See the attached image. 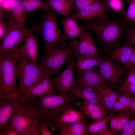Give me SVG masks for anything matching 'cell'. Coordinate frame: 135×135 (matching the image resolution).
<instances>
[{"mask_svg":"<svg viewBox=\"0 0 135 135\" xmlns=\"http://www.w3.org/2000/svg\"><path fill=\"white\" fill-rule=\"evenodd\" d=\"M72 92L70 90L63 95L50 94L42 96H35L28 100L36 109L37 113L45 125L49 126L50 130L54 131L55 126L60 113L65 108L76 106Z\"/></svg>","mask_w":135,"mask_h":135,"instance_id":"obj_1","label":"cell"},{"mask_svg":"<svg viewBox=\"0 0 135 135\" xmlns=\"http://www.w3.org/2000/svg\"><path fill=\"white\" fill-rule=\"evenodd\" d=\"M87 28L94 32L106 52L120 46L131 22L123 16L115 18L107 16L94 20H87Z\"/></svg>","mask_w":135,"mask_h":135,"instance_id":"obj_2","label":"cell"},{"mask_svg":"<svg viewBox=\"0 0 135 135\" xmlns=\"http://www.w3.org/2000/svg\"><path fill=\"white\" fill-rule=\"evenodd\" d=\"M43 18L38 24L31 26L34 32L40 34L43 39L45 48L58 46L64 48L66 46L67 39L60 34L56 20V12L49 6L42 9Z\"/></svg>","mask_w":135,"mask_h":135,"instance_id":"obj_3","label":"cell"},{"mask_svg":"<svg viewBox=\"0 0 135 135\" xmlns=\"http://www.w3.org/2000/svg\"><path fill=\"white\" fill-rule=\"evenodd\" d=\"M18 57L0 54V99L18 97L16 86Z\"/></svg>","mask_w":135,"mask_h":135,"instance_id":"obj_4","label":"cell"},{"mask_svg":"<svg viewBox=\"0 0 135 135\" xmlns=\"http://www.w3.org/2000/svg\"><path fill=\"white\" fill-rule=\"evenodd\" d=\"M28 104L26 103L17 109L10 120L20 135H40L37 128L40 118L35 108Z\"/></svg>","mask_w":135,"mask_h":135,"instance_id":"obj_5","label":"cell"},{"mask_svg":"<svg viewBox=\"0 0 135 135\" xmlns=\"http://www.w3.org/2000/svg\"><path fill=\"white\" fill-rule=\"evenodd\" d=\"M16 68V75L18 80V96L22 97L30 86L44 74L48 72L52 73L39 64H34L26 57L20 58Z\"/></svg>","mask_w":135,"mask_h":135,"instance_id":"obj_6","label":"cell"},{"mask_svg":"<svg viewBox=\"0 0 135 135\" xmlns=\"http://www.w3.org/2000/svg\"><path fill=\"white\" fill-rule=\"evenodd\" d=\"M5 34L0 45V54L19 58L18 50L30 31L16 23L10 16Z\"/></svg>","mask_w":135,"mask_h":135,"instance_id":"obj_7","label":"cell"},{"mask_svg":"<svg viewBox=\"0 0 135 135\" xmlns=\"http://www.w3.org/2000/svg\"><path fill=\"white\" fill-rule=\"evenodd\" d=\"M78 41H70L67 47L63 49L56 48L54 47L45 48L44 54L39 64L56 76L59 74L60 68L64 62L77 46Z\"/></svg>","mask_w":135,"mask_h":135,"instance_id":"obj_8","label":"cell"},{"mask_svg":"<svg viewBox=\"0 0 135 135\" xmlns=\"http://www.w3.org/2000/svg\"><path fill=\"white\" fill-rule=\"evenodd\" d=\"M74 59L68 58L65 62L67 65L66 68L53 78H50L53 86L57 90L58 95L67 94L74 86L76 80L74 75L75 70Z\"/></svg>","mask_w":135,"mask_h":135,"instance_id":"obj_9","label":"cell"},{"mask_svg":"<svg viewBox=\"0 0 135 135\" xmlns=\"http://www.w3.org/2000/svg\"><path fill=\"white\" fill-rule=\"evenodd\" d=\"M52 74L48 72L43 74L29 88L22 97L26 102L28 103L29 100L35 96H42L48 94H58L54 88L50 76Z\"/></svg>","mask_w":135,"mask_h":135,"instance_id":"obj_10","label":"cell"},{"mask_svg":"<svg viewBox=\"0 0 135 135\" xmlns=\"http://www.w3.org/2000/svg\"><path fill=\"white\" fill-rule=\"evenodd\" d=\"M90 30H86L80 38L77 45L68 58L74 59L80 56H84L100 59L102 58L89 32Z\"/></svg>","mask_w":135,"mask_h":135,"instance_id":"obj_11","label":"cell"},{"mask_svg":"<svg viewBox=\"0 0 135 135\" xmlns=\"http://www.w3.org/2000/svg\"><path fill=\"white\" fill-rule=\"evenodd\" d=\"M122 64L110 60L106 57L102 58L98 67L102 76L116 88L124 72Z\"/></svg>","mask_w":135,"mask_h":135,"instance_id":"obj_12","label":"cell"},{"mask_svg":"<svg viewBox=\"0 0 135 135\" xmlns=\"http://www.w3.org/2000/svg\"><path fill=\"white\" fill-rule=\"evenodd\" d=\"M110 10L107 0H97L70 17L75 20L78 19L86 20H97L107 16L106 13L109 12Z\"/></svg>","mask_w":135,"mask_h":135,"instance_id":"obj_13","label":"cell"},{"mask_svg":"<svg viewBox=\"0 0 135 135\" xmlns=\"http://www.w3.org/2000/svg\"><path fill=\"white\" fill-rule=\"evenodd\" d=\"M76 70L77 77L74 86L84 88H94L100 84L110 86V82L102 76L99 70L94 68L86 70Z\"/></svg>","mask_w":135,"mask_h":135,"instance_id":"obj_14","label":"cell"},{"mask_svg":"<svg viewBox=\"0 0 135 135\" xmlns=\"http://www.w3.org/2000/svg\"><path fill=\"white\" fill-rule=\"evenodd\" d=\"M26 103L22 97L0 99V135L4 126L15 111Z\"/></svg>","mask_w":135,"mask_h":135,"instance_id":"obj_15","label":"cell"},{"mask_svg":"<svg viewBox=\"0 0 135 135\" xmlns=\"http://www.w3.org/2000/svg\"><path fill=\"white\" fill-rule=\"evenodd\" d=\"M27 35L23 46L19 47L18 52L20 58L26 57L34 64L38 65L37 45L34 32L31 29Z\"/></svg>","mask_w":135,"mask_h":135,"instance_id":"obj_16","label":"cell"},{"mask_svg":"<svg viewBox=\"0 0 135 135\" xmlns=\"http://www.w3.org/2000/svg\"><path fill=\"white\" fill-rule=\"evenodd\" d=\"M71 90L75 97L81 98L90 103L108 110L103 99L94 88H80L74 86Z\"/></svg>","mask_w":135,"mask_h":135,"instance_id":"obj_17","label":"cell"},{"mask_svg":"<svg viewBox=\"0 0 135 135\" xmlns=\"http://www.w3.org/2000/svg\"><path fill=\"white\" fill-rule=\"evenodd\" d=\"M86 118L74 123H57L55 127L59 132L56 135H87Z\"/></svg>","mask_w":135,"mask_h":135,"instance_id":"obj_18","label":"cell"},{"mask_svg":"<svg viewBox=\"0 0 135 135\" xmlns=\"http://www.w3.org/2000/svg\"><path fill=\"white\" fill-rule=\"evenodd\" d=\"M82 102H76V106L80 111L94 121L98 120L105 117L109 112L107 110L82 99Z\"/></svg>","mask_w":135,"mask_h":135,"instance_id":"obj_19","label":"cell"},{"mask_svg":"<svg viewBox=\"0 0 135 135\" xmlns=\"http://www.w3.org/2000/svg\"><path fill=\"white\" fill-rule=\"evenodd\" d=\"M62 24L64 31L63 35L67 40L74 38H80L86 30H89L86 26L78 25L75 20L70 16L66 17L62 22Z\"/></svg>","mask_w":135,"mask_h":135,"instance_id":"obj_20","label":"cell"},{"mask_svg":"<svg viewBox=\"0 0 135 135\" xmlns=\"http://www.w3.org/2000/svg\"><path fill=\"white\" fill-rule=\"evenodd\" d=\"M134 48L131 44L126 42L110 51L108 58L112 61L124 64L127 61Z\"/></svg>","mask_w":135,"mask_h":135,"instance_id":"obj_21","label":"cell"},{"mask_svg":"<svg viewBox=\"0 0 135 135\" xmlns=\"http://www.w3.org/2000/svg\"><path fill=\"white\" fill-rule=\"evenodd\" d=\"M12 6L10 11L6 12L17 24L24 27L25 23L29 14L25 10L22 0H12Z\"/></svg>","mask_w":135,"mask_h":135,"instance_id":"obj_22","label":"cell"},{"mask_svg":"<svg viewBox=\"0 0 135 135\" xmlns=\"http://www.w3.org/2000/svg\"><path fill=\"white\" fill-rule=\"evenodd\" d=\"M94 88L103 99L108 110L110 111L118 97L116 91L112 90L110 86L106 84H99Z\"/></svg>","mask_w":135,"mask_h":135,"instance_id":"obj_23","label":"cell"},{"mask_svg":"<svg viewBox=\"0 0 135 135\" xmlns=\"http://www.w3.org/2000/svg\"><path fill=\"white\" fill-rule=\"evenodd\" d=\"M115 91L118 96L135 95V73L131 68L124 80Z\"/></svg>","mask_w":135,"mask_h":135,"instance_id":"obj_24","label":"cell"},{"mask_svg":"<svg viewBox=\"0 0 135 135\" xmlns=\"http://www.w3.org/2000/svg\"><path fill=\"white\" fill-rule=\"evenodd\" d=\"M85 118L80 111L74 110L71 107L65 109L58 117L57 123H74L80 122Z\"/></svg>","mask_w":135,"mask_h":135,"instance_id":"obj_25","label":"cell"},{"mask_svg":"<svg viewBox=\"0 0 135 135\" xmlns=\"http://www.w3.org/2000/svg\"><path fill=\"white\" fill-rule=\"evenodd\" d=\"M47 4L56 13L69 16L74 0H46Z\"/></svg>","mask_w":135,"mask_h":135,"instance_id":"obj_26","label":"cell"},{"mask_svg":"<svg viewBox=\"0 0 135 135\" xmlns=\"http://www.w3.org/2000/svg\"><path fill=\"white\" fill-rule=\"evenodd\" d=\"M77 58L78 61L75 64V70H86L95 66L98 67L101 60L84 56H80Z\"/></svg>","mask_w":135,"mask_h":135,"instance_id":"obj_27","label":"cell"},{"mask_svg":"<svg viewBox=\"0 0 135 135\" xmlns=\"http://www.w3.org/2000/svg\"><path fill=\"white\" fill-rule=\"evenodd\" d=\"M114 113H110L108 116L100 120L94 121L90 123H87L86 131L87 135H94L100 131L107 126V123L110 121Z\"/></svg>","mask_w":135,"mask_h":135,"instance_id":"obj_28","label":"cell"},{"mask_svg":"<svg viewBox=\"0 0 135 135\" xmlns=\"http://www.w3.org/2000/svg\"><path fill=\"white\" fill-rule=\"evenodd\" d=\"M97 0H74L71 6L69 16H72L84 8L93 4Z\"/></svg>","mask_w":135,"mask_h":135,"instance_id":"obj_29","label":"cell"},{"mask_svg":"<svg viewBox=\"0 0 135 135\" xmlns=\"http://www.w3.org/2000/svg\"><path fill=\"white\" fill-rule=\"evenodd\" d=\"M133 112L130 109H126L122 111L118 126V134L122 131L126 124L132 119Z\"/></svg>","mask_w":135,"mask_h":135,"instance_id":"obj_30","label":"cell"},{"mask_svg":"<svg viewBox=\"0 0 135 135\" xmlns=\"http://www.w3.org/2000/svg\"><path fill=\"white\" fill-rule=\"evenodd\" d=\"M122 111L117 114L114 115L110 121V126L108 129L114 135L118 134L117 132V128Z\"/></svg>","mask_w":135,"mask_h":135,"instance_id":"obj_31","label":"cell"},{"mask_svg":"<svg viewBox=\"0 0 135 135\" xmlns=\"http://www.w3.org/2000/svg\"><path fill=\"white\" fill-rule=\"evenodd\" d=\"M121 135H135V116L125 125L121 132Z\"/></svg>","mask_w":135,"mask_h":135,"instance_id":"obj_32","label":"cell"},{"mask_svg":"<svg viewBox=\"0 0 135 135\" xmlns=\"http://www.w3.org/2000/svg\"><path fill=\"white\" fill-rule=\"evenodd\" d=\"M124 17L126 20L131 23L135 22V0H130L129 5Z\"/></svg>","mask_w":135,"mask_h":135,"instance_id":"obj_33","label":"cell"},{"mask_svg":"<svg viewBox=\"0 0 135 135\" xmlns=\"http://www.w3.org/2000/svg\"><path fill=\"white\" fill-rule=\"evenodd\" d=\"M110 9L116 13H120L124 10L122 0H107Z\"/></svg>","mask_w":135,"mask_h":135,"instance_id":"obj_34","label":"cell"},{"mask_svg":"<svg viewBox=\"0 0 135 135\" xmlns=\"http://www.w3.org/2000/svg\"><path fill=\"white\" fill-rule=\"evenodd\" d=\"M2 135H20L14 127L10 120L4 126Z\"/></svg>","mask_w":135,"mask_h":135,"instance_id":"obj_35","label":"cell"},{"mask_svg":"<svg viewBox=\"0 0 135 135\" xmlns=\"http://www.w3.org/2000/svg\"><path fill=\"white\" fill-rule=\"evenodd\" d=\"M124 36L126 42L135 45V28L134 27L128 28L126 30Z\"/></svg>","mask_w":135,"mask_h":135,"instance_id":"obj_36","label":"cell"},{"mask_svg":"<svg viewBox=\"0 0 135 135\" xmlns=\"http://www.w3.org/2000/svg\"><path fill=\"white\" fill-rule=\"evenodd\" d=\"M132 97L130 96H118L117 99L127 109H130Z\"/></svg>","mask_w":135,"mask_h":135,"instance_id":"obj_37","label":"cell"},{"mask_svg":"<svg viewBox=\"0 0 135 135\" xmlns=\"http://www.w3.org/2000/svg\"><path fill=\"white\" fill-rule=\"evenodd\" d=\"M44 121L40 119V122L37 128L38 132L41 135H52L53 134L47 128Z\"/></svg>","mask_w":135,"mask_h":135,"instance_id":"obj_38","label":"cell"},{"mask_svg":"<svg viewBox=\"0 0 135 135\" xmlns=\"http://www.w3.org/2000/svg\"><path fill=\"white\" fill-rule=\"evenodd\" d=\"M135 66V48L127 61L122 66L123 70L124 72L128 69Z\"/></svg>","mask_w":135,"mask_h":135,"instance_id":"obj_39","label":"cell"},{"mask_svg":"<svg viewBox=\"0 0 135 135\" xmlns=\"http://www.w3.org/2000/svg\"><path fill=\"white\" fill-rule=\"evenodd\" d=\"M126 109H128L117 99L114 103L110 110V113L120 112Z\"/></svg>","mask_w":135,"mask_h":135,"instance_id":"obj_40","label":"cell"},{"mask_svg":"<svg viewBox=\"0 0 135 135\" xmlns=\"http://www.w3.org/2000/svg\"><path fill=\"white\" fill-rule=\"evenodd\" d=\"M30 2L36 9L37 10L42 9L46 5L47 2L43 1L40 0H26Z\"/></svg>","mask_w":135,"mask_h":135,"instance_id":"obj_41","label":"cell"},{"mask_svg":"<svg viewBox=\"0 0 135 135\" xmlns=\"http://www.w3.org/2000/svg\"><path fill=\"white\" fill-rule=\"evenodd\" d=\"M12 6V0H5L3 3L0 5V12L4 13L10 11Z\"/></svg>","mask_w":135,"mask_h":135,"instance_id":"obj_42","label":"cell"},{"mask_svg":"<svg viewBox=\"0 0 135 135\" xmlns=\"http://www.w3.org/2000/svg\"><path fill=\"white\" fill-rule=\"evenodd\" d=\"M24 9L28 13L37 10L34 6L30 2L26 0H22Z\"/></svg>","mask_w":135,"mask_h":135,"instance_id":"obj_43","label":"cell"},{"mask_svg":"<svg viewBox=\"0 0 135 135\" xmlns=\"http://www.w3.org/2000/svg\"><path fill=\"white\" fill-rule=\"evenodd\" d=\"M0 40L1 41L5 32L7 26L4 24L2 20L0 19Z\"/></svg>","mask_w":135,"mask_h":135,"instance_id":"obj_44","label":"cell"},{"mask_svg":"<svg viewBox=\"0 0 135 135\" xmlns=\"http://www.w3.org/2000/svg\"><path fill=\"white\" fill-rule=\"evenodd\" d=\"M97 134L98 135H114L108 128L107 126Z\"/></svg>","mask_w":135,"mask_h":135,"instance_id":"obj_45","label":"cell"},{"mask_svg":"<svg viewBox=\"0 0 135 135\" xmlns=\"http://www.w3.org/2000/svg\"><path fill=\"white\" fill-rule=\"evenodd\" d=\"M130 110L134 112V117L135 116V96L132 97L130 105Z\"/></svg>","mask_w":135,"mask_h":135,"instance_id":"obj_46","label":"cell"},{"mask_svg":"<svg viewBox=\"0 0 135 135\" xmlns=\"http://www.w3.org/2000/svg\"><path fill=\"white\" fill-rule=\"evenodd\" d=\"M131 68H132L133 71L135 73V66L131 67Z\"/></svg>","mask_w":135,"mask_h":135,"instance_id":"obj_47","label":"cell"},{"mask_svg":"<svg viewBox=\"0 0 135 135\" xmlns=\"http://www.w3.org/2000/svg\"><path fill=\"white\" fill-rule=\"evenodd\" d=\"M5 0H0V5L2 4Z\"/></svg>","mask_w":135,"mask_h":135,"instance_id":"obj_48","label":"cell"},{"mask_svg":"<svg viewBox=\"0 0 135 135\" xmlns=\"http://www.w3.org/2000/svg\"><path fill=\"white\" fill-rule=\"evenodd\" d=\"M134 26L135 27V24L134 25Z\"/></svg>","mask_w":135,"mask_h":135,"instance_id":"obj_49","label":"cell"}]
</instances>
